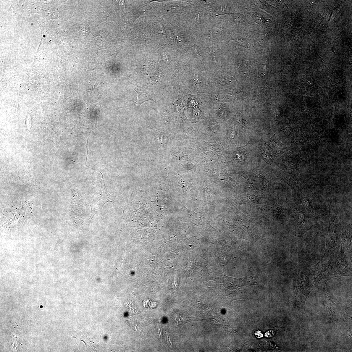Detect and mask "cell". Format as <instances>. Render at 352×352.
<instances>
[{"instance_id": "1", "label": "cell", "mask_w": 352, "mask_h": 352, "mask_svg": "<svg viewBox=\"0 0 352 352\" xmlns=\"http://www.w3.org/2000/svg\"><path fill=\"white\" fill-rule=\"evenodd\" d=\"M99 193L100 194L96 199L98 205L100 206L103 207L106 203L109 201L114 203L112 201L113 197L108 193L104 180L103 182L101 183V188Z\"/></svg>"}, {"instance_id": "2", "label": "cell", "mask_w": 352, "mask_h": 352, "mask_svg": "<svg viewBox=\"0 0 352 352\" xmlns=\"http://www.w3.org/2000/svg\"><path fill=\"white\" fill-rule=\"evenodd\" d=\"M135 91L137 92L138 94L137 100L135 102V104L138 106L139 107L144 102L147 101H155L148 92L144 91L140 92Z\"/></svg>"}, {"instance_id": "3", "label": "cell", "mask_w": 352, "mask_h": 352, "mask_svg": "<svg viewBox=\"0 0 352 352\" xmlns=\"http://www.w3.org/2000/svg\"><path fill=\"white\" fill-rule=\"evenodd\" d=\"M301 202L307 212L309 213L313 214L311 206L308 198L305 197H303L301 199Z\"/></svg>"}, {"instance_id": "4", "label": "cell", "mask_w": 352, "mask_h": 352, "mask_svg": "<svg viewBox=\"0 0 352 352\" xmlns=\"http://www.w3.org/2000/svg\"><path fill=\"white\" fill-rule=\"evenodd\" d=\"M90 206L91 208V213L90 217L89 218V219L90 220V222H91L94 216L95 215V214H96L99 210L94 207V206H91V205H90Z\"/></svg>"}, {"instance_id": "5", "label": "cell", "mask_w": 352, "mask_h": 352, "mask_svg": "<svg viewBox=\"0 0 352 352\" xmlns=\"http://www.w3.org/2000/svg\"><path fill=\"white\" fill-rule=\"evenodd\" d=\"M255 335H257V336H258L259 338L262 337V335H263L260 331L257 332L256 334H255Z\"/></svg>"}]
</instances>
